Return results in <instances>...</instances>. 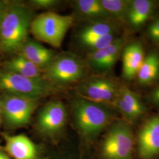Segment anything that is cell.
<instances>
[{
	"label": "cell",
	"instance_id": "cell-12",
	"mask_svg": "<svg viewBox=\"0 0 159 159\" xmlns=\"http://www.w3.org/2000/svg\"><path fill=\"white\" fill-rule=\"evenodd\" d=\"M6 152L14 159H38V149L29 137L24 134H4Z\"/></svg>",
	"mask_w": 159,
	"mask_h": 159
},
{
	"label": "cell",
	"instance_id": "cell-19",
	"mask_svg": "<svg viewBox=\"0 0 159 159\" xmlns=\"http://www.w3.org/2000/svg\"><path fill=\"white\" fill-rule=\"evenodd\" d=\"M159 74V57L152 53L144 58L137 73L138 81L141 84H148L156 79Z\"/></svg>",
	"mask_w": 159,
	"mask_h": 159
},
{
	"label": "cell",
	"instance_id": "cell-13",
	"mask_svg": "<svg viewBox=\"0 0 159 159\" xmlns=\"http://www.w3.org/2000/svg\"><path fill=\"white\" fill-rule=\"evenodd\" d=\"M113 105L130 121L139 119L145 111V108L139 96L125 87L119 89Z\"/></svg>",
	"mask_w": 159,
	"mask_h": 159
},
{
	"label": "cell",
	"instance_id": "cell-6",
	"mask_svg": "<svg viewBox=\"0 0 159 159\" xmlns=\"http://www.w3.org/2000/svg\"><path fill=\"white\" fill-rule=\"evenodd\" d=\"M133 136L125 123L113 125L102 142V153L105 159H132Z\"/></svg>",
	"mask_w": 159,
	"mask_h": 159
},
{
	"label": "cell",
	"instance_id": "cell-16",
	"mask_svg": "<svg viewBox=\"0 0 159 159\" xmlns=\"http://www.w3.org/2000/svg\"><path fill=\"white\" fill-rule=\"evenodd\" d=\"M3 68L25 77L44 79L43 71L20 54L5 62Z\"/></svg>",
	"mask_w": 159,
	"mask_h": 159
},
{
	"label": "cell",
	"instance_id": "cell-22",
	"mask_svg": "<svg viewBox=\"0 0 159 159\" xmlns=\"http://www.w3.org/2000/svg\"><path fill=\"white\" fill-rule=\"evenodd\" d=\"M116 39L115 34L114 33L95 39L86 40L80 43V44L86 48L91 50V52H93L108 46Z\"/></svg>",
	"mask_w": 159,
	"mask_h": 159
},
{
	"label": "cell",
	"instance_id": "cell-26",
	"mask_svg": "<svg viewBox=\"0 0 159 159\" xmlns=\"http://www.w3.org/2000/svg\"><path fill=\"white\" fill-rule=\"evenodd\" d=\"M6 5V4L4 2H0V26H1L2 17H3V14H4V11Z\"/></svg>",
	"mask_w": 159,
	"mask_h": 159
},
{
	"label": "cell",
	"instance_id": "cell-7",
	"mask_svg": "<svg viewBox=\"0 0 159 159\" xmlns=\"http://www.w3.org/2000/svg\"><path fill=\"white\" fill-rule=\"evenodd\" d=\"M119 90L113 80L103 76L82 80L75 88L79 97L106 106L114 104Z\"/></svg>",
	"mask_w": 159,
	"mask_h": 159
},
{
	"label": "cell",
	"instance_id": "cell-10",
	"mask_svg": "<svg viewBox=\"0 0 159 159\" xmlns=\"http://www.w3.org/2000/svg\"><path fill=\"white\" fill-rule=\"evenodd\" d=\"M138 152L142 159H151L159 153V116L148 120L138 136Z\"/></svg>",
	"mask_w": 159,
	"mask_h": 159
},
{
	"label": "cell",
	"instance_id": "cell-24",
	"mask_svg": "<svg viewBox=\"0 0 159 159\" xmlns=\"http://www.w3.org/2000/svg\"><path fill=\"white\" fill-rule=\"evenodd\" d=\"M148 32L151 39L154 42L159 43V18L149 25Z\"/></svg>",
	"mask_w": 159,
	"mask_h": 159
},
{
	"label": "cell",
	"instance_id": "cell-3",
	"mask_svg": "<svg viewBox=\"0 0 159 159\" xmlns=\"http://www.w3.org/2000/svg\"><path fill=\"white\" fill-rule=\"evenodd\" d=\"M60 91V87L53 85L45 79H31L4 68L0 70V91L4 94L39 100Z\"/></svg>",
	"mask_w": 159,
	"mask_h": 159
},
{
	"label": "cell",
	"instance_id": "cell-25",
	"mask_svg": "<svg viewBox=\"0 0 159 159\" xmlns=\"http://www.w3.org/2000/svg\"><path fill=\"white\" fill-rule=\"evenodd\" d=\"M150 98L151 102L154 104L159 105V87L152 93Z\"/></svg>",
	"mask_w": 159,
	"mask_h": 159
},
{
	"label": "cell",
	"instance_id": "cell-15",
	"mask_svg": "<svg viewBox=\"0 0 159 159\" xmlns=\"http://www.w3.org/2000/svg\"><path fill=\"white\" fill-rule=\"evenodd\" d=\"M144 60V50L140 43H133L126 46L123 52V75L125 79H134Z\"/></svg>",
	"mask_w": 159,
	"mask_h": 159
},
{
	"label": "cell",
	"instance_id": "cell-11",
	"mask_svg": "<svg viewBox=\"0 0 159 159\" xmlns=\"http://www.w3.org/2000/svg\"><path fill=\"white\" fill-rule=\"evenodd\" d=\"M123 44V39H116L108 46L91 52L87 58L88 65L97 72L110 71L119 57Z\"/></svg>",
	"mask_w": 159,
	"mask_h": 159
},
{
	"label": "cell",
	"instance_id": "cell-28",
	"mask_svg": "<svg viewBox=\"0 0 159 159\" xmlns=\"http://www.w3.org/2000/svg\"><path fill=\"white\" fill-rule=\"evenodd\" d=\"M1 159H10L8 156H7L6 154H4V153H2V157H1Z\"/></svg>",
	"mask_w": 159,
	"mask_h": 159
},
{
	"label": "cell",
	"instance_id": "cell-1",
	"mask_svg": "<svg viewBox=\"0 0 159 159\" xmlns=\"http://www.w3.org/2000/svg\"><path fill=\"white\" fill-rule=\"evenodd\" d=\"M34 11L29 5L21 2L6 5L0 26V51L18 54L29 39Z\"/></svg>",
	"mask_w": 159,
	"mask_h": 159
},
{
	"label": "cell",
	"instance_id": "cell-18",
	"mask_svg": "<svg viewBox=\"0 0 159 159\" xmlns=\"http://www.w3.org/2000/svg\"><path fill=\"white\" fill-rule=\"evenodd\" d=\"M153 2L149 0H135L130 2L127 17L134 28H139L148 20L152 12Z\"/></svg>",
	"mask_w": 159,
	"mask_h": 159
},
{
	"label": "cell",
	"instance_id": "cell-2",
	"mask_svg": "<svg viewBox=\"0 0 159 159\" xmlns=\"http://www.w3.org/2000/svg\"><path fill=\"white\" fill-rule=\"evenodd\" d=\"M106 106L79 97L73 101L74 121L83 136L93 139L108 125L112 114Z\"/></svg>",
	"mask_w": 159,
	"mask_h": 159
},
{
	"label": "cell",
	"instance_id": "cell-23",
	"mask_svg": "<svg viewBox=\"0 0 159 159\" xmlns=\"http://www.w3.org/2000/svg\"><path fill=\"white\" fill-rule=\"evenodd\" d=\"M61 3L58 0H31L29 6L37 9L49 10L58 6Z\"/></svg>",
	"mask_w": 159,
	"mask_h": 159
},
{
	"label": "cell",
	"instance_id": "cell-29",
	"mask_svg": "<svg viewBox=\"0 0 159 159\" xmlns=\"http://www.w3.org/2000/svg\"><path fill=\"white\" fill-rule=\"evenodd\" d=\"M2 153H1V152H0V159H1V157H2Z\"/></svg>",
	"mask_w": 159,
	"mask_h": 159
},
{
	"label": "cell",
	"instance_id": "cell-5",
	"mask_svg": "<svg viewBox=\"0 0 159 159\" xmlns=\"http://www.w3.org/2000/svg\"><path fill=\"white\" fill-rule=\"evenodd\" d=\"M43 73L46 80L60 87L82 81L85 74V64L74 54L63 53L56 55Z\"/></svg>",
	"mask_w": 159,
	"mask_h": 159
},
{
	"label": "cell",
	"instance_id": "cell-20",
	"mask_svg": "<svg viewBox=\"0 0 159 159\" xmlns=\"http://www.w3.org/2000/svg\"><path fill=\"white\" fill-rule=\"evenodd\" d=\"M114 33V27L113 24L103 20H98L80 30L77 35V37L80 43L86 40Z\"/></svg>",
	"mask_w": 159,
	"mask_h": 159
},
{
	"label": "cell",
	"instance_id": "cell-27",
	"mask_svg": "<svg viewBox=\"0 0 159 159\" xmlns=\"http://www.w3.org/2000/svg\"><path fill=\"white\" fill-rule=\"evenodd\" d=\"M2 100L1 98H0V127L2 123Z\"/></svg>",
	"mask_w": 159,
	"mask_h": 159
},
{
	"label": "cell",
	"instance_id": "cell-8",
	"mask_svg": "<svg viewBox=\"0 0 159 159\" xmlns=\"http://www.w3.org/2000/svg\"><path fill=\"white\" fill-rule=\"evenodd\" d=\"M2 118L12 128L28 125L38 105L37 100L17 95L4 94L1 98Z\"/></svg>",
	"mask_w": 159,
	"mask_h": 159
},
{
	"label": "cell",
	"instance_id": "cell-14",
	"mask_svg": "<svg viewBox=\"0 0 159 159\" xmlns=\"http://www.w3.org/2000/svg\"><path fill=\"white\" fill-rule=\"evenodd\" d=\"M18 54L25 57L43 71L56 56L55 51L29 38Z\"/></svg>",
	"mask_w": 159,
	"mask_h": 159
},
{
	"label": "cell",
	"instance_id": "cell-17",
	"mask_svg": "<svg viewBox=\"0 0 159 159\" xmlns=\"http://www.w3.org/2000/svg\"><path fill=\"white\" fill-rule=\"evenodd\" d=\"M77 16L87 19L102 20L110 17L100 0H76L72 2Z\"/></svg>",
	"mask_w": 159,
	"mask_h": 159
},
{
	"label": "cell",
	"instance_id": "cell-9",
	"mask_svg": "<svg viewBox=\"0 0 159 159\" xmlns=\"http://www.w3.org/2000/svg\"><path fill=\"white\" fill-rule=\"evenodd\" d=\"M67 109L59 100L51 101L43 107L39 114L37 126L45 135H55L63 130L67 121Z\"/></svg>",
	"mask_w": 159,
	"mask_h": 159
},
{
	"label": "cell",
	"instance_id": "cell-21",
	"mask_svg": "<svg viewBox=\"0 0 159 159\" xmlns=\"http://www.w3.org/2000/svg\"><path fill=\"white\" fill-rule=\"evenodd\" d=\"M103 8L110 16L123 19L127 15L130 1L123 0H100Z\"/></svg>",
	"mask_w": 159,
	"mask_h": 159
},
{
	"label": "cell",
	"instance_id": "cell-4",
	"mask_svg": "<svg viewBox=\"0 0 159 159\" xmlns=\"http://www.w3.org/2000/svg\"><path fill=\"white\" fill-rule=\"evenodd\" d=\"M74 21V16L71 15L44 12L34 17L30 31L37 40L58 48Z\"/></svg>",
	"mask_w": 159,
	"mask_h": 159
}]
</instances>
